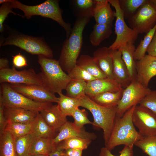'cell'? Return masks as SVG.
Returning a JSON list of instances; mask_svg holds the SVG:
<instances>
[{
    "instance_id": "obj_1",
    "label": "cell",
    "mask_w": 156,
    "mask_h": 156,
    "mask_svg": "<svg viewBox=\"0 0 156 156\" xmlns=\"http://www.w3.org/2000/svg\"><path fill=\"white\" fill-rule=\"evenodd\" d=\"M90 18L78 17L71 32L63 43L58 60L64 71L67 73L76 65L83 42V33Z\"/></svg>"
},
{
    "instance_id": "obj_2",
    "label": "cell",
    "mask_w": 156,
    "mask_h": 156,
    "mask_svg": "<svg viewBox=\"0 0 156 156\" xmlns=\"http://www.w3.org/2000/svg\"><path fill=\"white\" fill-rule=\"evenodd\" d=\"M136 105L130 108L122 117L116 116L110 138L105 146L110 151L121 145L133 148L135 143L144 137L136 130L132 121V115Z\"/></svg>"
},
{
    "instance_id": "obj_3",
    "label": "cell",
    "mask_w": 156,
    "mask_h": 156,
    "mask_svg": "<svg viewBox=\"0 0 156 156\" xmlns=\"http://www.w3.org/2000/svg\"><path fill=\"white\" fill-rule=\"evenodd\" d=\"M40 66L39 75L42 86L54 94L62 93L72 80L61 68L58 60L38 56Z\"/></svg>"
},
{
    "instance_id": "obj_4",
    "label": "cell",
    "mask_w": 156,
    "mask_h": 156,
    "mask_svg": "<svg viewBox=\"0 0 156 156\" xmlns=\"http://www.w3.org/2000/svg\"><path fill=\"white\" fill-rule=\"evenodd\" d=\"M79 99L80 107L88 109L92 114L93 118L92 125L103 129L105 146L114 126L116 116L117 106L105 107L100 105L86 95Z\"/></svg>"
},
{
    "instance_id": "obj_5",
    "label": "cell",
    "mask_w": 156,
    "mask_h": 156,
    "mask_svg": "<svg viewBox=\"0 0 156 156\" xmlns=\"http://www.w3.org/2000/svg\"><path fill=\"white\" fill-rule=\"evenodd\" d=\"M59 2L57 0H47L39 5L30 6L23 4L17 0H11V1L13 8L19 9L22 11L24 16L28 19L32 16L38 15L51 18L57 22L64 29L68 38L72 28L70 24L64 21Z\"/></svg>"
},
{
    "instance_id": "obj_6",
    "label": "cell",
    "mask_w": 156,
    "mask_h": 156,
    "mask_svg": "<svg viewBox=\"0 0 156 156\" xmlns=\"http://www.w3.org/2000/svg\"><path fill=\"white\" fill-rule=\"evenodd\" d=\"M0 90V98L5 106L40 112L53 105L51 103L39 102L31 100L14 90L7 83H1Z\"/></svg>"
},
{
    "instance_id": "obj_7",
    "label": "cell",
    "mask_w": 156,
    "mask_h": 156,
    "mask_svg": "<svg viewBox=\"0 0 156 156\" xmlns=\"http://www.w3.org/2000/svg\"><path fill=\"white\" fill-rule=\"evenodd\" d=\"M13 45L33 55L52 58V50L40 38L25 35H16L5 39L0 46Z\"/></svg>"
},
{
    "instance_id": "obj_8",
    "label": "cell",
    "mask_w": 156,
    "mask_h": 156,
    "mask_svg": "<svg viewBox=\"0 0 156 156\" xmlns=\"http://www.w3.org/2000/svg\"><path fill=\"white\" fill-rule=\"evenodd\" d=\"M115 9V33L116 39L109 48L112 50H119L129 42L133 43L136 40L138 34L126 24L123 11L119 5L118 0H108Z\"/></svg>"
},
{
    "instance_id": "obj_9",
    "label": "cell",
    "mask_w": 156,
    "mask_h": 156,
    "mask_svg": "<svg viewBox=\"0 0 156 156\" xmlns=\"http://www.w3.org/2000/svg\"><path fill=\"white\" fill-rule=\"evenodd\" d=\"M128 20L131 28L138 34H146L156 24V0H147Z\"/></svg>"
},
{
    "instance_id": "obj_10",
    "label": "cell",
    "mask_w": 156,
    "mask_h": 156,
    "mask_svg": "<svg viewBox=\"0 0 156 156\" xmlns=\"http://www.w3.org/2000/svg\"><path fill=\"white\" fill-rule=\"evenodd\" d=\"M151 90L136 80L133 81L123 90L117 106L116 116L121 117L130 108L137 105Z\"/></svg>"
},
{
    "instance_id": "obj_11",
    "label": "cell",
    "mask_w": 156,
    "mask_h": 156,
    "mask_svg": "<svg viewBox=\"0 0 156 156\" xmlns=\"http://www.w3.org/2000/svg\"><path fill=\"white\" fill-rule=\"evenodd\" d=\"M0 83L42 86L39 74L36 73L34 69L18 70L14 66L11 68L0 70Z\"/></svg>"
},
{
    "instance_id": "obj_12",
    "label": "cell",
    "mask_w": 156,
    "mask_h": 156,
    "mask_svg": "<svg viewBox=\"0 0 156 156\" xmlns=\"http://www.w3.org/2000/svg\"><path fill=\"white\" fill-rule=\"evenodd\" d=\"M132 121L143 137L156 135V115L149 109L136 105L132 115Z\"/></svg>"
},
{
    "instance_id": "obj_13",
    "label": "cell",
    "mask_w": 156,
    "mask_h": 156,
    "mask_svg": "<svg viewBox=\"0 0 156 156\" xmlns=\"http://www.w3.org/2000/svg\"><path fill=\"white\" fill-rule=\"evenodd\" d=\"M16 91L33 100L41 102L57 103L59 98L42 86L9 84Z\"/></svg>"
},
{
    "instance_id": "obj_14",
    "label": "cell",
    "mask_w": 156,
    "mask_h": 156,
    "mask_svg": "<svg viewBox=\"0 0 156 156\" xmlns=\"http://www.w3.org/2000/svg\"><path fill=\"white\" fill-rule=\"evenodd\" d=\"M136 80L148 88L151 79L156 76V57L148 55L135 61Z\"/></svg>"
},
{
    "instance_id": "obj_15",
    "label": "cell",
    "mask_w": 156,
    "mask_h": 156,
    "mask_svg": "<svg viewBox=\"0 0 156 156\" xmlns=\"http://www.w3.org/2000/svg\"><path fill=\"white\" fill-rule=\"evenodd\" d=\"M58 132L56 136L53 139V144L56 146L61 142L70 138L78 137L92 140L97 138L94 133L88 132L83 128H79L75 125L73 122L68 121L61 127Z\"/></svg>"
},
{
    "instance_id": "obj_16",
    "label": "cell",
    "mask_w": 156,
    "mask_h": 156,
    "mask_svg": "<svg viewBox=\"0 0 156 156\" xmlns=\"http://www.w3.org/2000/svg\"><path fill=\"white\" fill-rule=\"evenodd\" d=\"M123 89L115 79L106 78L96 79L87 82L86 95L90 98L108 92H117Z\"/></svg>"
},
{
    "instance_id": "obj_17",
    "label": "cell",
    "mask_w": 156,
    "mask_h": 156,
    "mask_svg": "<svg viewBox=\"0 0 156 156\" xmlns=\"http://www.w3.org/2000/svg\"><path fill=\"white\" fill-rule=\"evenodd\" d=\"M112 51L114 79L120 85L123 89H125L131 82L128 70L122 58L120 51L119 50Z\"/></svg>"
},
{
    "instance_id": "obj_18",
    "label": "cell",
    "mask_w": 156,
    "mask_h": 156,
    "mask_svg": "<svg viewBox=\"0 0 156 156\" xmlns=\"http://www.w3.org/2000/svg\"><path fill=\"white\" fill-rule=\"evenodd\" d=\"M39 113L47 124L57 132L68 121L67 116L62 112L57 104L52 105Z\"/></svg>"
},
{
    "instance_id": "obj_19",
    "label": "cell",
    "mask_w": 156,
    "mask_h": 156,
    "mask_svg": "<svg viewBox=\"0 0 156 156\" xmlns=\"http://www.w3.org/2000/svg\"><path fill=\"white\" fill-rule=\"evenodd\" d=\"M4 113L7 122L31 124L39 112L4 106Z\"/></svg>"
},
{
    "instance_id": "obj_20",
    "label": "cell",
    "mask_w": 156,
    "mask_h": 156,
    "mask_svg": "<svg viewBox=\"0 0 156 156\" xmlns=\"http://www.w3.org/2000/svg\"><path fill=\"white\" fill-rule=\"evenodd\" d=\"M93 55L99 67L107 77L110 79H114L112 50L108 47H103L94 51Z\"/></svg>"
},
{
    "instance_id": "obj_21",
    "label": "cell",
    "mask_w": 156,
    "mask_h": 156,
    "mask_svg": "<svg viewBox=\"0 0 156 156\" xmlns=\"http://www.w3.org/2000/svg\"><path fill=\"white\" fill-rule=\"evenodd\" d=\"M93 17L96 23L100 24H112L115 17L108 0H94Z\"/></svg>"
},
{
    "instance_id": "obj_22",
    "label": "cell",
    "mask_w": 156,
    "mask_h": 156,
    "mask_svg": "<svg viewBox=\"0 0 156 156\" xmlns=\"http://www.w3.org/2000/svg\"><path fill=\"white\" fill-rule=\"evenodd\" d=\"M135 49L134 43L129 42L119 50L121 53L122 57L127 68L131 82L136 80L137 72L135 61L134 58Z\"/></svg>"
},
{
    "instance_id": "obj_23",
    "label": "cell",
    "mask_w": 156,
    "mask_h": 156,
    "mask_svg": "<svg viewBox=\"0 0 156 156\" xmlns=\"http://www.w3.org/2000/svg\"><path fill=\"white\" fill-rule=\"evenodd\" d=\"M76 65L96 79L107 78L93 57L88 55H81L78 58Z\"/></svg>"
},
{
    "instance_id": "obj_24",
    "label": "cell",
    "mask_w": 156,
    "mask_h": 156,
    "mask_svg": "<svg viewBox=\"0 0 156 156\" xmlns=\"http://www.w3.org/2000/svg\"><path fill=\"white\" fill-rule=\"evenodd\" d=\"M53 139L44 138H36L32 143L28 155H42L49 156L57 148Z\"/></svg>"
},
{
    "instance_id": "obj_25",
    "label": "cell",
    "mask_w": 156,
    "mask_h": 156,
    "mask_svg": "<svg viewBox=\"0 0 156 156\" xmlns=\"http://www.w3.org/2000/svg\"><path fill=\"white\" fill-rule=\"evenodd\" d=\"M32 132L37 138H54L58 133L51 127L42 118L39 112L31 123Z\"/></svg>"
},
{
    "instance_id": "obj_26",
    "label": "cell",
    "mask_w": 156,
    "mask_h": 156,
    "mask_svg": "<svg viewBox=\"0 0 156 156\" xmlns=\"http://www.w3.org/2000/svg\"><path fill=\"white\" fill-rule=\"evenodd\" d=\"M122 89L117 92H108L95 95L90 98L97 104L103 107L117 106L122 97Z\"/></svg>"
},
{
    "instance_id": "obj_27",
    "label": "cell",
    "mask_w": 156,
    "mask_h": 156,
    "mask_svg": "<svg viewBox=\"0 0 156 156\" xmlns=\"http://www.w3.org/2000/svg\"><path fill=\"white\" fill-rule=\"evenodd\" d=\"M112 25L96 23L89 36L91 44L94 46H98L102 42L109 38L112 33Z\"/></svg>"
},
{
    "instance_id": "obj_28",
    "label": "cell",
    "mask_w": 156,
    "mask_h": 156,
    "mask_svg": "<svg viewBox=\"0 0 156 156\" xmlns=\"http://www.w3.org/2000/svg\"><path fill=\"white\" fill-rule=\"evenodd\" d=\"M58 94L59 97L57 104L60 109L66 116H72L75 111L80 107L79 99L65 95L62 92Z\"/></svg>"
},
{
    "instance_id": "obj_29",
    "label": "cell",
    "mask_w": 156,
    "mask_h": 156,
    "mask_svg": "<svg viewBox=\"0 0 156 156\" xmlns=\"http://www.w3.org/2000/svg\"><path fill=\"white\" fill-rule=\"evenodd\" d=\"M0 137V156H18L14 138L11 133L5 130Z\"/></svg>"
},
{
    "instance_id": "obj_30",
    "label": "cell",
    "mask_w": 156,
    "mask_h": 156,
    "mask_svg": "<svg viewBox=\"0 0 156 156\" xmlns=\"http://www.w3.org/2000/svg\"><path fill=\"white\" fill-rule=\"evenodd\" d=\"M37 138L34 133L31 132L14 139L15 148L18 156H28L30 146Z\"/></svg>"
},
{
    "instance_id": "obj_31",
    "label": "cell",
    "mask_w": 156,
    "mask_h": 156,
    "mask_svg": "<svg viewBox=\"0 0 156 156\" xmlns=\"http://www.w3.org/2000/svg\"><path fill=\"white\" fill-rule=\"evenodd\" d=\"M92 141L87 138L73 137L64 140L57 146L63 150L72 149L83 151L87 148Z\"/></svg>"
},
{
    "instance_id": "obj_32",
    "label": "cell",
    "mask_w": 156,
    "mask_h": 156,
    "mask_svg": "<svg viewBox=\"0 0 156 156\" xmlns=\"http://www.w3.org/2000/svg\"><path fill=\"white\" fill-rule=\"evenodd\" d=\"M87 83V82L81 80H71L65 89L66 96L79 99L85 96Z\"/></svg>"
},
{
    "instance_id": "obj_33",
    "label": "cell",
    "mask_w": 156,
    "mask_h": 156,
    "mask_svg": "<svg viewBox=\"0 0 156 156\" xmlns=\"http://www.w3.org/2000/svg\"><path fill=\"white\" fill-rule=\"evenodd\" d=\"M156 30V24L144 36L134 52V58L136 61L143 58L147 52V48L150 44Z\"/></svg>"
},
{
    "instance_id": "obj_34",
    "label": "cell",
    "mask_w": 156,
    "mask_h": 156,
    "mask_svg": "<svg viewBox=\"0 0 156 156\" xmlns=\"http://www.w3.org/2000/svg\"><path fill=\"white\" fill-rule=\"evenodd\" d=\"M125 18L128 19L133 16L147 0H118Z\"/></svg>"
},
{
    "instance_id": "obj_35",
    "label": "cell",
    "mask_w": 156,
    "mask_h": 156,
    "mask_svg": "<svg viewBox=\"0 0 156 156\" xmlns=\"http://www.w3.org/2000/svg\"><path fill=\"white\" fill-rule=\"evenodd\" d=\"M5 130L9 132L15 139L32 132L31 123L8 122Z\"/></svg>"
},
{
    "instance_id": "obj_36",
    "label": "cell",
    "mask_w": 156,
    "mask_h": 156,
    "mask_svg": "<svg viewBox=\"0 0 156 156\" xmlns=\"http://www.w3.org/2000/svg\"><path fill=\"white\" fill-rule=\"evenodd\" d=\"M134 145L140 148L148 156H156V135L144 137Z\"/></svg>"
},
{
    "instance_id": "obj_37",
    "label": "cell",
    "mask_w": 156,
    "mask_h": 156,
    "mask_svg": "<svg viewBox=\"0 0 156 156\" xmlns=\"http://www.w3.org/2000/svg\"><path fill=\"white\" fill-rule=\"evenodd\" d=\"M79 12L78 17L92 16L95 4L94 0H76L74 1Z\"/></svg>"
},
{
    "instance_id": "obj_38",
    "label": "cell",
    "mask_w": 156,
    "mask_h": 156,
    "mask_svg": "<svg viewBox=\"0 0 156 156\" xmlns=\"http://www.w3.org/2000/svg\"><path fill=\"white\" fill-rule=\"evenodd\" d=\"M67 74L72 80H81L87 82L96 79L77 65Z\"/></svg>"
},
{
    "instance_id": "obj_39",
    "label": "cell",
    "mask_w": 156,
    "mask_h": 156,
    "mask_svg": "<svg viewBox=\"0 0 156 156\" xmlns=\"http://www.w3.org/2000/svg\"><path fill=\"white\" fill-rule=\"evenodd\" d=\"M74 119L73 123L76 126L83 128L84 125L87 124L93 125V122L90 121L88 117V113L85 109L77 108L73 114L72 116Z\"/></svg>"
},
{
    "instance_id": "obj_40",
    "label": "cell",
    "mask_w": 156,
    "mask_h": 156,
    "mask_svg": "<svg viewBox=\"0 0 156 156\" xmlns=\"http://www.w3.org/2000/svg\"><path fill=\"white\" fill-rule=\"evenodd\" d=\"M139 104L149 109L156 115V90H151Z\"/></svg>"
},
{
    "instance_id": "obj_41",
    "label": "cell",
    "mask_w": 156,
    "mask_h": 156,
    "mask_svg": "<svg viewBox=\"0 0 156 156\" xmlns=\"http://www.w3.org/2000/svg\"><path fill=\"white\" fill-rule=\"evenodd\" d=\"M13 8L12 5L11 1L4 3L2 4L0 8V31L2 32L3 30V23L8 17V14L10 13H12L15 15H19L12 10Z\"/></svg>"
},
{
    "instance_id": "obj_42",
    "label": "cell",
    "mask_w": 156,
    "mask_h": 156,
    "mask_svg": "<svg viewBox=\"0 0 156 156\" xmlns=\"http://www.w3.org/2000/svg\"><path fill=\"white\" fill-rule=\"evenodd\" d=\"M133 148L125 146L123 149L119 152L120 155L116 156L112 154L110 151L104 147L101 148L99 156H133Z\"/></svg>"
},
{
    "instance_id": "obj_43",
    "label": "cell",
    "mask_w": 156,
    "mask_h": 156,
    "mask_svg": "<svg viewBox=\"0 0 156 156\" xmlns=\"http://www.w3.org/2000/svg\"><path fill=\"white\" fill-rule=\"evenodd\" d=\"M13 66L17 68H22L27 66V62L25 57L19 53L12 56Z\"/></svg>"
},
{
    "instance_id": "obj_44",
    "label": "cell",
    "mask_w": 156,
    "mask_h": 156,
    "mask_svg": "<svg viewBox=\"0 0 156 156\" xmlns=\"http://www.w3.org/2000/svg\"><path fill=\"white\" fill-rule=\"evenodd\" d=\"M4 107L2 100L0 98V134L5 131L8 123L4 115Z\"/></svg>"
},
{
    "instance_id": "obj_45",
    "label": "cell",
    "mask_w": 156,
    "mask_h": 156,
    "mask_svg": "<svg viewBox=\"0 0 156 156\" xmlns=\"http://www.w3.org/2000/svg\"><path fill=\"white\" fill-rule=\"evenodd\" d=\"M147 52L148 55L156 57V30L152 40L147 48Z\"/></svg>"
},
{
    "instance_id": "obj_46",
    "label": "cell",
    "mask_w": 156,
    "mask_h": 156,
    "mask_svg": "<svg viewBox=\"0 0 156 156\" xmlns=\"http://www.w3.org/2000/svg\"><path fill=\"white\" fill-rule=\"evenodd\" d=\"M82 152L79 150L67 149L64 150L62 156H82Z\"/></svg>"
},
{
    "instance_id": "obj_47",
    "label": "cell",
    "mask_w": 156,
    "mask_h": 156,
    "mask_svg": "<svg viewBox=\"0 0 156 156\" xmlns=\"http://www.w3.org/2000/svg\"><path fill=\"white\" fill-rule=\"evenodd\" d=\"M9 61L7 59L4 58L0 59V70L9 68Z\"/></svg>"
},
{
    "instance_id": "obj_48",
    "label": "cell",
    "mask_w": 156,
    "mask_h": 156,
    "mask_svg": "<svg viewBox=\"0 0 156 156\" xmlns=\"http://www.w3.org/2000/svg\"><path fill=\"white\" fill-rule=\"evenodd\" d=\"M64 150L57 146L56 149L49 156H62Z\"/></svg>"
},
{
    "instance_id": "obj_49",
    "label": "cell",
    "mask_w": 156,
    "mask_h": 156,
    "mask_svg": "<svg viewBox=\"0 0 156 156\" xmlns=\"http://www.w3.org/2000/svg\"><path fill=\"white\" fill-rule=\"evenodd\" d=\"M11 0H0V4H3L8 2H11Z\"/></svg>"
},
{
    "instance_id": "obj_50",
    "label": "cell",
    "mask_w": 156,
    "mask_h": 156,
    "mask_svg": "<svg viewBox=\"0 0 156 156\" xmlns=\"http://www.w3.org/2000/svg\"><path fill=\"white\" fill-rule=\"evenodd\" d=\"M28 156H49L45 155H29Z\"/></svg>"
},
{
    "instance_id": "obj_51",
    "label": "cell",
    "mask_w": 156,
    "mask_h": 156,
    "mask_svg": "<svg viewBox=\"0 0 156 156\" xmlns=\"http://www.w3.org/2000/svg\"></svg>"
}]
</instances>
